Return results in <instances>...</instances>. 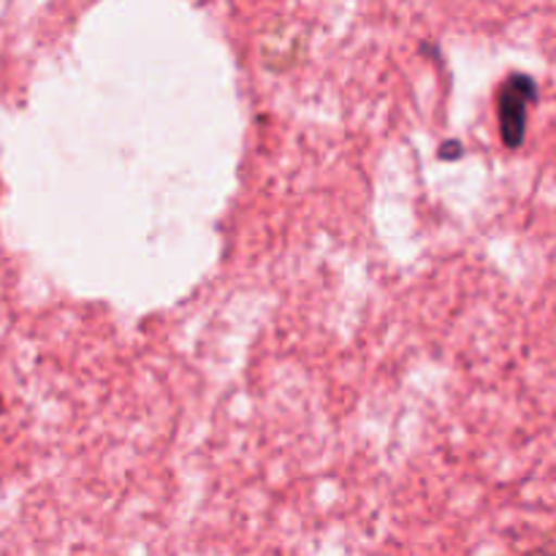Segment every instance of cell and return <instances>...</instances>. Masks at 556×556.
Listing matches in <instances>:
<instances>
[{"label": "cell", "mask_w": 556, "mask_h": 556, "mask_svg": "<svg viewBox=\"0 0 556 556\" xmlns=\"http://www.w3.org/2000/svg\"><path fill=\"white\" fill-rule=\"evenodd\" d=\"M538 98L535 79L527 74H510L497 92V119L503 141L516 150L527 134V114Z\"/></svg>", "instance_id": "1"}]
</instances>
